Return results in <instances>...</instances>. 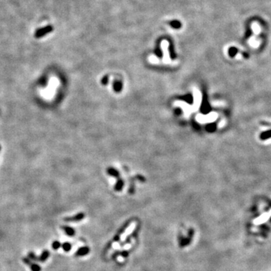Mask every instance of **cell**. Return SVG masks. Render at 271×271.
Returning <instances> with one entry per match:
<instances>
[{
	"label": "cell",
	"mask_w": 271,
	"mask_h": 271,
	"mask_svg": "<svg viewBox=\"0 0 271 271\" xmlns=\"http://www.w3.org/2000/svg\"><path fill=\"white\" fill-rule=\"evenodd\" d=\"M53 30V27L51 26H46V27L40 28L37 30L36 32H35V37L37 38H41V37L44 36L47 34L50 33Z\"/></svg>",
	"instance_id": "obj_1"
},
{
	"label": "cell",
	"mask_w": 271,
	"mask_h": 271,
	"mask_svg": "<svg viewBox=\"0 0 271 271\" xmlns=\"http://www.w3.org/2000/svg\"><path fill=\"white\" fill-rule=\"evenodd\" d=\"M136 227H137V222H132V223L129 225L128 227H127V228L126 229L125 231H124L122 234L120 235V242H124V241L127 239V236H128L130 233H133V231L135 230Z\"/></svg>",
	"instance_id": "obj_2"
},
{
	"label": "cell",
	"mask_w": 271,
	"mask_h": 271,
	"mask_svg": "<svg viewBox=\"0 0 271 271\" xmlns=\"http://www.w3.org/2000/svg\"><path fill=\"white\" fill-rule=\"evenodd\" d=\"M84 215L83 213H79V214L75 215V216H72V217L65 218L64 221H66V222H78V221H81V219H84Z\"/></svg>",
	"instance_id": "obj_3"
},
{
	"label": "cell",
	"mask_w": 271,
	"mask_h": 271,
	"mask_svg": "<svg viewBox=\"0 0 271 271\" xmlns=\"http://www.w3.org/2000/svg\"><path fill=\"white\" fill-rule=\"evenodd\" d=\"M50 256V252L48 250H44L41 252V255L38 257V261L40 262H44L46 261L47 259L49 258Z\"/></svg>",
	"instance_id": "obj_4"
},
{
	"label": "cell",
	"mask_w": 271,
	"mask_h": 271,
	"mask_svg": "<svg viewBox=\"0 0 271 271\" xmlns=\"http://www.w3.org/2000/svg\"><path fill=\"white\" fill-rule=\"evenodd\" d=\"M120 243H119L118 242H114V243H113L112 246V249H110V250L108 252V253H107V257L109 258L110 256L112 255L113 252H114V251L117 250V249H120Z\"/></svg>",
	"instance_id": "obj_5"
},
{
	"label": "cell",
	"mask_w": 271,
	"mask_h": 271,
	"mask_svg": "<svg viewBox=\"0 0 271 271\" xmlns=\"http://www.w3.org/2000/svg\"><path fill=\"white\" fill-rule=\"evenodd\" d=\"M62 229L64 230V231L65 232L66 234H67L69 236H73L75 235V231L74 229L69 227V226H63Z\"/></svg>",
	"instance_id": "obj_6"
},
{
	"label": "cell",
	"mask_w": 271,
	"mask_h": 271,
	"mask_svg": "<svg viewBox=\"0 0 271 271\" xmlns=\"http://www.w3.org/2000/svg\"><path fill=\"white\" fill-rule=\"evenodd\" d=\"M89 251H90V249H89L88 247H81L77 251L75 255H76L77 256H83V255H87L89 252Z\"/></svg>",
	"instance_id": "obj_7"
},
{
	"label": "cell",
	"mask_w": 271,
	"mask_h": 271,
	"mask_svg": "<svg viewBox=\"0 0 271 271\" xmlns=\"http://www.w3.org/2000/svg\"><path fill=\"white\" fill-rule=\"evenodd\" d=\"M29 267H30L31 270L32 271H41V267L36 263H34V262L31 261L30 263V264L28 265Z\"/></svg>",
	"instance_id": "obj_8"
},
{
	"label": "cell",
	"mask_w": 271,
	"mask_h": 271,
	"mask_svg": "<svg viewBox=\"0 0 271 271\" xmlns=\"http://www.w3.org/2000/svg\"><path fill=\"white\" fill-rule=\"evenodd\" d=\"M28 258L32 261H38V257L33 252H30L28 253Z\"/></svg>",
	"instance_id": "obj_9"
},
{
	"label": "cell",
	"mask_w": 271,
	"mask_h": 271,
	"mask_svg": "<svg viewBox=\"0 0 271 271\" xmlns=\"http://www.w3.org/2000/svg\"><path fill=\"white\" fill-rule=\"evenodd\" d=\"M62 246V245H61V243H60V242H59V241H57V240L54 241V242L52 243V249H54V250H57V249H60V246Z\"/></svg>",
	"instance_id": "obj_10"
},
{
	"label": "cell",
	"mask_w": 271,
	"mask_h": 271,
	"mask_svg": "<svg viewBox=\"0 0 271 271\" xmlns=\"http://www.w3.org/2000/svg\"><path fill=\"white\" fill-rule=\"evenodd\" d=\"M71 247H72L71 244L69 243H64V244L62 245V248L64 249V250L65 251V252H69V251L71 249Z\"/></svg>",
	"instance_id": "obj_11"
},
{
	"label": "cell",
	"mask_w": 271,
	"mask_h": 271,
	"mask_svg": "<svg viewBox=\"0 0 271 271\" xmlns=\"http://www.w3.org/2000/svg\"><path fill=\"white\" fill-rule=\"evenodd\" d=\"M131 246H132V243H127V244L124 245V246H123V247H120V249H120L121 251L127 250V249H130V248H131Z\"/></svg>",
	"instance_id": "obj_12"
},
{
	"label": "cell",
	"mask_w": 271,
	"mask_h": 271,
	"mask_svg": "<svg viewBox=\"0 0 271 271\" xmlns=\"http://www.w3.org/2000/svg\"><path fill=\"white\" fill-rule=\"evenodd\" d=\"M118 261L123 262L124 261V258H123L122 257H118Z\"/></svg>",
	"instance_id": "obj_13"
},
{
	"label": "cell",
	"mask_w": 271,
	"mask_h": 271,
	"mask_svg": "<svg viewBox=\"0 0 271 271\" xmlns=\"http://www.w3.org/2000/svg\"><path fill=\"white\" fill-rule=\"evenodd\" d=\"M0 151H1V145H0Z\"/></svg>",
	"instance_id": "obj_14"
}]
</instances>
